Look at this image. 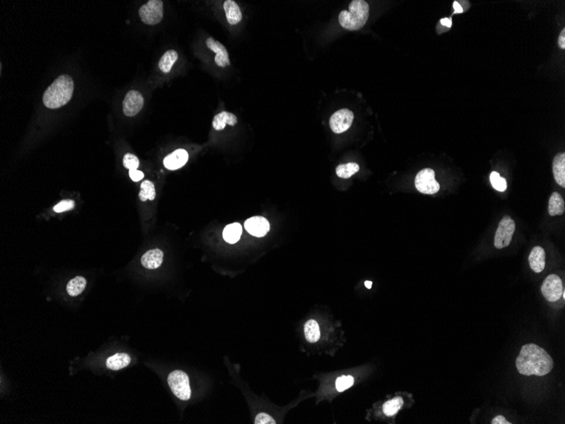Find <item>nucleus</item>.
<instances>
[{
  "label": "nucleus",
  "mask_w": 565,
  "mask_h": 424,
  "mask_svg": "<svg viewBox=\"0 0 565 424\" xmlns=\"http://www.w3.org/2000/svg\"><path fill=\"white\" fill-rule=\"evenodd\" d=\"M74 91V82L68 75H62L50 85L42 98L45 106L48 109H59L69 103Z\"/></svg>",
  "instance_id": "obj_2"
},
{
  "label": "nucleus",
  "mask_w": 565,
  "mask_h": 424,
  "mask_svg": "<svg viewBox=\"0 0 565 424\" xmlns=\"http://www.w3.org/2000/svg\"><path fill=\"white\" fill-rule=\"evenodd\" d=\"M492 424H511V422H508L506 418H504L503 416L499 415L497 416L494 419H493L491 422Z\"/></svg>",
  "instance_id": "obj_34"
},
{
  "label": "nucleus",
  "mask_w": 565,
  "mask_h": 424,
  "mask_svg": "<svg viewBox=\"0 0 565 424\" xmlns=\"http://www.w3.org/2000/svg\"><path fill=\"white\" fill-rule=\"evenodd\" d=\"M403 404H404V401L401 397H395L383 405V412L387 416H394L400 411Z\"/></svg>",
  "instance_id": "obj_27"
},
{
  "label": "nucleus",
  "mask_w": 565,
  "mask_h": 424,
  "mask_svg": "<svg viewBox=\"0 0 565 424\" xmlns=\"http://www.w3.org/2000/svg\"><path fill=\"white\" fill-rule=\"evenodd\" d=\"M244 228L252 235L257 237H264L270 229L268 221L261 216L252 217L244 222Z\"/></svg>",
  "instance_id": "obj_11"
},
{
  "label": "nucleus",
  "mask_w": 565,
  "mask_h": 424,
  "mask_svg": "<svg viewBox=\"0 0 565 424\" xmlns=\"http://www.w3.org/2000/svg\"><path fill=\"white\" fill-rule=\"evenodd\" d=\"M563 283L560 278L556 274H550L546 278L542 286V293L547 301L555 302L558 301L563 294Z\"/></svg>",
  "instance_id": "obj_8"
},
{
  "label": "nucleus",
  "mask_w": 565,
  "mask_h": 424,
  "mask_svg": "<svg viewBox=\"0 0 565 424\" xmlns=\"http://www.w3.org/2000/svg\"><path fill=\"white\" fill-rule=\"evenodd\" d=\"M529 264L535 273H542L546 266V252L543 247H535L529 256Z\"/></svg>",
  "instance_id": "obj_14"
},
{
  "label": "nucleus",
  "mask_w": 565,
  "mask_h": 424,
  "mask_svg": "<svg viewBox=\"0 0 565 424\" xmlns=\"http://www.w3.org/2000/svg\"><path fill=\"white\" fill-rule=\"evenodd\" d=\"M123 164L129 170H137L140 166V162L136 156L132 153H126L123 158Z\"/></svg>",
  "instance_id": "obj_30"
},
{
  "label": "nucleus",
  "mask_w": 565,
  "mask_h": 424,
  "mask_svg": "<svg viewBox=\"0 0 565 424\" xmlns=\"http://www.w3.org/2000/svg\"><path fill=\"white\" fill-rule=\"evenodd\" d=\"M354 384V379L352 376H341L336 380V388L337 390L341 392L351 387Z\"/></svg>",
  "instance_id": "obj_29"
},
{
  "label": "nucleus",
  "mask_w": 565,
  "mask_h": 424,
  "mask_svg": "<svg viewBox=\"0 0 565 424\" xmlns=\"http://www.w3.org/2000/svg\"><path fill=\"white\" fill-rule=\"evenodd\" d=\"M365 287H366V288L371 289V288H372V286H373V282H372V281H365Z\"/></svg>",
  "instance_id": "obj_38"
},
{
  "label": "nucleus",
  "mask_w": 565,
  "mask_h": 424,
  "mask_svg": "<svg viewBox=\"0 0 565 424\" xmlns=\"http://www.w3.org/2000/svg\"><path fill=\"white\" fill-rule=\"evenodd\" d=\"M255 423L256 424H267L276 423L275 420L270 416V415L267 414V413H259L256 417L255 419Z\"/></svg>",
  "instance_id": "obj_32"
},
{
  "label": "nucleus",
  "mask_w": 565,
  "mask_h": 424,
  "mask_svg": "<svg viewBox=\"0 0 565 424\" xmlns=\"http://www.w3.org/2000/svg\"><path fill=\"white\" fill-rule=\"evenodd\" d=\"M141 20L146 25H157L163 16V3L160 0H150L139 10Z\"/></svg>",
  "instance_id": "obj_5"
},
{
  "label": "nucleus",
  "mask_w": 565,
  "mask_h": 424,
  "mask_svg": "<svg viewBox=\"0 0 565 424\" xmlns=\"http://www.w3.org/2000/svg\"><path fill=\"white\" fill-rule=\"evenodd\" d=\"M242 234V226L239 223L230 224L225 227L223 231V237L230 244H235L239 241Z\"/></svg>",
  "instance_id": "obj_21"
},
{
  "label": "nucleus",
  "mask_w": 565,
  "mask_h": 424,
  "mask_svg": "<svg viewBox=\"0 0 565 424\" xmlns=\"http://www.w3.org/2000/svg\"><path fill=\"white\" fill-rule=\"evenodd\" d=\"M492 185L499 192H504L507 189V182L504 178L501 177L498 172H492L490 175Z\"/></svg>",
  "instance_id": "obj_28"
},
{
  "label": "nucleus",
  "mask_w": 565,
  "mask_h": 424,
  "mask_svg": "<svg viewBox=\"0 0 565 424\" xmlns=\"http://www.w3.org/2000/svg\"><path fill=\"white\" fill-rule=\"evenodd\" d=\"M564 201L558 193H553L549 198L548 213L551 216L562 215L564 213Z\"/></svg>",
  "instance_id": "obj_20"
},
{
  "label": "nucleus",
  "mask_w": 565,
  "mask_h": 424,
  "mask_svg": "<svg viewBox=\"0 0 565 424\" xmlns=\"http://www.w3.org/2000/svg\"><path fill=\"white\" fill-rule=\"evenodd\" d=\"M518 372L526 376H544L553 370V358L543 348L535 344H527L521 348L516 359Z\"/></svg>",
  "instance_id": "obj_1"
},
{
  "label": "nucleus",
  "mask_w": 565,
  "mask_h": 424,
  "mask_svg": "<svg viewBox=\"0 0 565 424\" xmlns=\"http://www.w3.org/2000/svg\"><path fill=\"white\" fill-rule=\"evenodd\" d=\"M304 332L307 341L310 343H315L318 341L321 336L320 328L316 321L311 319L307 321L304 326Z\"/></svg>",
  "instance_id": "obj_22"
},
{
  "label": "nucleus",
  "mask_w": 565,
  "mask_h": 424,
  "mask_svg": "<svg viewBox=\"0 0 565 424\" xmlns=\"http://www.w3.org/2000/svg\"><path fill=\"white\" fill-rule=\"evenodd\" d=\"M74 207L75 202L73 200H64V201H62L60 203H58L56 206H55L54 210L56 213H62L73 209Z\"/></svg>",
  "instance_id": "obj_31"
},
{
  "label": "nucleus",
  "mask_w": 565,
  "mask_h": 424,
  "mask_svg": "<svg viewBox=\"0 0 565 424\" xmlns=\"http://www.w3.org/2000/svg\"><path fill=\"white\" fill-rule=\"evenodd\" d=\"M143 104V97L138 91H130L124 99V113L128 117H133L141 111Z\"/></svg>",
  "instance_id": "obj_10"
},
{
  "label": "nucleus",
  "mask_w": 565,
  "mask_h": 424,
  "mask_svg": "<svg viewBox=\"0 0 565 424\" xmlns=\"http://www.w3.org/2000/svg\"><path fill=\"white\" fill-rule=\"evenodd\" d=\"M188 158H189V155L186 151L184 149H178L164 158L163 164L168 170H178L187 163Z\"/></svg>",
  "instance_id": "obj_13"
},
{
  "label": "nucleus",
  "mask_w": 565,
  "mask_h": 424,
  "mask_svg": "<svg viewBox=\"0 0 565 424\" xmlns=\"http://www.w3.org/2000/svg\"><path fill=\"white\" fill-rule=\"evenodd\" d=\"M178 59V54L175 50H168L167 52L161 57L158 67L162 72L164 73H168L170 72L174 64Z\"/></svg>",
  "instance_id": "obj_23"
},
{
  "label": "nucleus",
  "mask_w": 565,
  "mask_h": 424,
  "mask_svg": "<svg viewBox=\"0 0 565 424\" xmlns=\"http://www.w3.org/2000/svg\"><path fill=\"white\" fill-rule=\"evenodd\" d=\"M168 384L174 395L181 401H188L191 395V389L188 375L181 370H175L168 377Z\"/></svg>",
  "instance_id": "obj_4"
},
{
  "label": "nucleus",
  "mask_w": 565,
  "mask_h": 424,
  "mask_svg": "<svg viewBox=\"0 0 565 424\" xmlns=\"http://www.w3.org/2000/svg\"><path fill=\"white\" fill-rule=\"evenodd\" d=\"M440 22H441L443 26H446L447 28H449L452 27V20L451 19H449V18H444V19H441Z\"/></svg>",
  "instance_id": "obj_37"
},
{
  "label": "nucleus",
  "mask_w": 565,
  "mask_h": 424,
  "mask_svg": "<svg viewBox=\"0 0 565 424\" xmlns=\"http://www.w3.org/2000/svg\"><path fill=\"white\" fill-rule=\"evenodd\" d=\"M224 10L226 14L228 22L230 25H236L242 20L241 10L239 5L232 0H227L224 4Z\"/></svg>",
  "instance_id": "obj_17"
},
{
  "label": "nucleus",
  "mask_w": 565,
  "mask_h": 424,
  "mask_svg": "<svg viewBox=\"0 0 565 424\" xmlns=\"http://www.w3.org/2000/svg\"><path fill=\"white\" fill-rule=\"evenodd\" d=\"M515 230V223L509 216H504L499 223L494 238V246L498 249H502L510 244L513 234Z\"/></svg>",
  "instance_id": "obj_6"
},
{
  "label": "nucleus",
  "mask_w": 565,
  "mask_h": 424,
  "mask_svg": "<svg viewBox=\"0 0 565 424\" xmlns=\"http://www.w3.org/2000/svg\"><path fill=\"white\" fill-rule=\"evenodd\" d=\"M350 10L341 11L338 21L343 28L351 31L360 30L365 26L369 17V5L364 0L351 1Z\"/></svg>",
  "instance_id": "obj_3"
},
{
  "label": "nucleus",
  "mask_w": 565,
  "mask_h": 424,
  "mask_svg": "<svg viewBox=\"0 0 565 424\" xmlns=\"http://www.w3.org/2000/svg\"><path fill=\"white\" fill-rule=\"evenodd\" d=\"M558 45L562 50L565 49V29L562 30L559 37H558Z\"/></svg>",
  "instance_id": "obj_35"
},
{
  "label": "nucleus",
  "mask_w": 565,
  "mask_h": 424,
  "mask_svg": "<svg viewBox=\"0 0 565 424\" xmlns=\"http://www.w3.org/2000/svg\"><path fill=\"white\" fill-rule=\"evenodd\" d=\"M454 14H457V13H462L463 12V11H464V10H463V8L461 7V5H459V3L457 2V1H454Z\"/></svg>",
  "instance_id": "obj_36"
},
{
  "label": "nucleus",
  "mask_w": 565,
  "mask_h": 424,
  "mask_svg": "<svg viewBox=\"0 0 565 424\" xmlns=\"http://www.w3.org/2000/svg\"><path fill=\"white\" fill-rule=\"evenodd\" d=\"M415 187L418 192L423 194H435L440 189V185L435 180L434 170L424 169L417 174L415 180Z\"/></svg>",
  "instance_id": "obj_7"
},
{
  "label": "nucleus",
  "mask_w": 565,
  "mask_h": 424,
  "mask_svg": "<svg viewBox=\"0 0 565 424\" xmlns=\"http://www.w3.org/2000/svg\"><path fill=\"white\" fill-rule=\"evenodd\" d=\"M131 362V357L127 353H116L107 359L106 367L109 369L118 371L126 368Z\"/></svg>",
  "instance_id": "obj_18"
},
{
  "label": "nucleus",
  "mask_w": 565,
  "mask_h": 424,
  "mask_svg": "<svg viewBox=\"0 0 565 424\" xmlns=\"http://www.w3.org/2000/svg\"><path fill=\"white\" fill-rule=\"evenodd\" d=\"M360 170V167L356 163H349L346 164H340L336 169V173L338 177L343 179H348L352 175H355Z\"/></svg>",
  "instance_id": "obj_26"
},
{
  "label": "nucleus",
  "mask_w": 565,
  "mask_h": 424,
  "mask_svg": "<svg viewBox=\"0 0 565 424\" xmlns=\"http://www.w3.org/2000/svg\"><path fill=\"white\" fill-rule=\"evenodd\" d=\"M139 198L142 202H146V200H152L153 201V200L155 199V186H154V184L152 181L144 180L143 182L141 183Z\"/></svg>",
  "instance_id": "obj_25"
},
{
  "label": "nucleus",
  "mask_w": 565,
  "mask_h": 424,
  "mask_svg": "<svg viewBox=\"0 0 565 424\" xmlns=\"http://www.w3.org/2000/svg\"><path fill=\"white\" fill-rule=\"evenodd\" d=\"M237 117L232 113L224 111L217 113L214 116L212 121V126L217 131H222L225 128L226 125L235 126L237 124Z\"/></svg>",
  "instance_id": "obj_19"
},
{
  "label": "nucleus",
  "mask_w": 565,
  "mask_h": 424,
  "mask_svg": "<svg viewBox=\"0 0 565 424\" xmlns=\"http://www.w3.org/2000/svg\"><path fill=\"white\" fill-rule=\"evenodd\" d=\"M163 260V252L160 249L156 248L148 251L141 257V262L144 268L155 269L161 266Z\"/></svg>",
  "instance_id": "obj_15"
},
{
  "label": "nucleus",
  "mask_w": 565,
  "mask_h": 424,
  "mask_svg": "<svg viewBox=\"0 0 565 424\" xmlns=\"http://www.w3.org/2000/svg\"><path fill=\"white\" fill-rule=\"evenodd\" d=\"M553 175L556 182L562 187L565 186V153H558L553 162Z\"/></svg>",
  "instance_id": "obj_16"
},
{
  "label": "nucleus",
  "mask_w": 565,
  "mask_h": 424,
  "mask_svg": "<svg viewBox=\"0 0 565 424\" xmlns=\"http://www.w3.org/2000/svg\"><path fill=\"white\" fill-rule=\"evenodd\" d=\"M353 120V112L350 109H340L331 116L329 124L334 133H343L351 127Z\"/></svg>",
  "instance_id": "obj_9"
},
{
  "label": "nucleus",
  "mask_w": 565,
  "mask_h": 424,
  "mask_svg": "<svg viewBox=\"0 0 565 424\" xmlns=\"http://www.w3.org/2000/svg\"><path fill=\"white\" fill-rule=\"evenodd\" d=\"M129 175H130L131 180L135 181V182H138L140 180H142L144 177L143 173L137 170H130V171H129Z\"/></svg>",
  "instance_id": "obj_33"
},
{
  "label": "nucleus",
  "mask_w": 565,
  "mask_h": 424,
  "mask_svg": "<svg viewBox=\"0 0 565 424\" xmlns=\"http://www.w3.org/2000/svg\"><path fill=\"white\" fill-rule=\"evenodd\" d=\"M87 286V279L84 277L77 276L67 284V292L69 296H77L82 293Z\"/></svg>",
  "instance_id": "obj_24"
},
{
  "label": "nucleus",
  "mask_w": 565,
  "mask_h": 424,
  "mask_svg": "<svg viewBox=\"0 0 565 424\" xmlns=\"http://www.w3.org/2000/svg\"><path fill=\"white\" fill-rule=\"evenodd\" d=\"M207 46H208V49L212 50V52L217 54L215 56V63H216L217 66L225 67L230 65V60L229 54H228L226 48L222 43L217 42L212 37H209L207 39Z\"/></svg>",
  "instance_id": "obj_12"
}]
</instances>
